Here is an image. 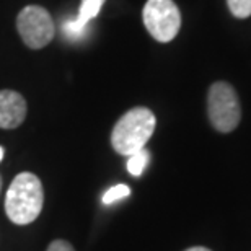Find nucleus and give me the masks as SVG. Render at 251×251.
Instances as JSON below:
<instances>
[{
    "label": "nucleus",
    "mask_w": 251,
    "mask_h": 251,
    "mask_svg": "<svg viewBox=\"0 0 251 251\" xmlns=\"http://www.w3.org/2000/svg\"><path fill=\"white\" fill-rule=\"evenodd\" d=\"M44 205L43 183L36 175L23 172L13 178L5 198V214L15 225H29Z\"/></svg>",
    "instance_id": "1"
},
{
    "label": "nucleus",
    "mask_w": 251,
    "mask_h": 251,
    "mask_svg": "<svg viewBox=\"0 0 251 251\" xmlns=\"http://www.w3.org/2000/svg\"><path fill=\"white\" fill-rule=\"evenodd\" d=\"M157 119L149 108L137 106L129 109L114 124L111 132V145L119 155L130 157L132 153L145 149L152 137Z\"/></svg>",
    "instance_id": "2"
},
{
    "label": "nucleus",
    "mask_w": 251,
    "mask_h": 251,
    "mask_svg": "<svg viewBox=\"0 0 251 251\" xmlns=\"http://www.w3.org/2000/svg\"><path fill=\"white\" fill-rule=\"evenodd\" d=\"M207 113L210 124L219 132L228 134L237 129L242 119V109H240L237 92L232 85L227 82H215L209 88Z\"/></svg>",
    "instance_id": "3"
},
{
    "label": "nucleus",
    "mask_w": 251,
    "mask_h": 251,
    "mask_svg": "<svg viewBox=\"0 0 251 251\" xmlns=\"http://www.w3.org/2000/svg\"><path fill=\"white\" fill-rule=\"evenodd\" d=\"M142 18L150 36L158 43H170L181 28V13L173 0H147Z\"/></svg>",
    "instance_id": "4"
},
{
    "label": "nucleus",
    "mask_w": 251,
    "mask_h": 251,
    "mask_svg": "<svg viewBox=\"0 0 251 251\" xmlns=\"http://www.w3.org/2000/svg\"><path fill=\"white\" fill-rule=\"evenodd\" d=\"M17 29L29 49H43L54 39L56 26L51 13L39 5H28L17 17Z\"/></svg>",
    "instance_id": "5"
},
{
    "label": "nucleus",
    "mask_w": 251,
    "mask_h": 251,
    "mask_svg": "<svg viewBox=\"0 0 251 251\" xmlns=\"http://www.w3.org/2000/svg\"><path fill=\"white\" fill-rule=\"evenodd\" d=\"M104 0H82L77 18H67L61 25L62 36L69 41H80L88 34V23L98 17Z\"/></svg>",
    "instance_id": "6"
},
{
    "label": "nucleus",
    "mask_w": 251,
    "mask_h": 251,
    "mask_svg": "<svg viewBox=\"0 0 251 251\" xmlns=\"http://www.w3.org/2000/svg\"><path fill=\"white\" fill-rule=\"evenodd\" d=\"M26 101L15 90H0V129H17L26 118Z\"/></svg>",
    "instance_id": "7"
},
{
    "label": "nucleus",
    "mask_w": 251,
    "mask_h": 251,
    "mask_svg": "<svg viewBox=\"0 0 251 251\" xmlns=\"http://www.w3.org/2000/svg\"><path fill=\"white\" fill-rule=\"evenodd\" d=\"M150 162V152L147 149H142L139 152L132 153L127 160V172L132 176H140L144 173V170L147 168V165Z\"/></svg>",
    "instance_id": "8"
},
{
    "label": "nucleus",
    "mask_w": 251,
    "mask_h": 251,
    "mask_svg": "<svg viewBox=\"0 0 251 251\" xmlns=\"http://www.w3.org/2000/svg\"><path fill=\"white\" fill-rule=\"evenodd\" d=\"M129 194H130V188L127 184H116V186L109 188L106 193L103 194V204L109 205V204L116 202V201L127 198Z\"/></svg>",
    "instance_id": "9"
},
{
    "label": "nucleus",
    "mask_w": 251,
    "mask_h": 251,
    "mask_svg": "<svg viewBox=\"0 0 251 251\" xmlns=\"http://www.w3.org/2000/svg\"><path fill=\"white\" fill-rule=\"evenodd\" d=\"M227 3L233 17L248 18L251 15V0H227Z\"/></svg>",
    "instance_id": "10"
},
{
    "label": "nucleus",
    "mask_w": 251,
    "mask_h": 251,
    "mask_svg": "<svg viewBox=\"0 0 251 251\" xmlns=\"http://www.w3.org/2000/svg\"><path fill=\"white\" fill-rule=\"evenodd\" d=\"M46 251H75V248L69 242H65V240H54Z\"/></svg>",
    "instance_id": "11"
},
{
    "label": "nucleus",
    "mask_w": 251,
    "mask_h": 251,
    "mask_svg": "<svg viewBox=\"0 0 251 251\" xmlns=\"http://www.w3.org/2000/svg\"><path fill=\"white\" fill-rule=\"evenodd\" d=\"M184 251H210L209 248H204V247H193V248H188Z\"/></svg>",
    "instance_id": "12"
},
{
    "label": "nucleus",
    "mask_w": 251,
    "mask_h": 251,
    "mask_svg": "<svg viewBox=\"0 0 251 251\" xmlns=\"http://www.w3.org/2000/svg\"><path fill=\"white\" fill-rule=\"evenodd\" d=\"M2 160H3V149L0 147V162H2Z\"/></svg>",
    "instance_id": "13"
}]
</instances>
